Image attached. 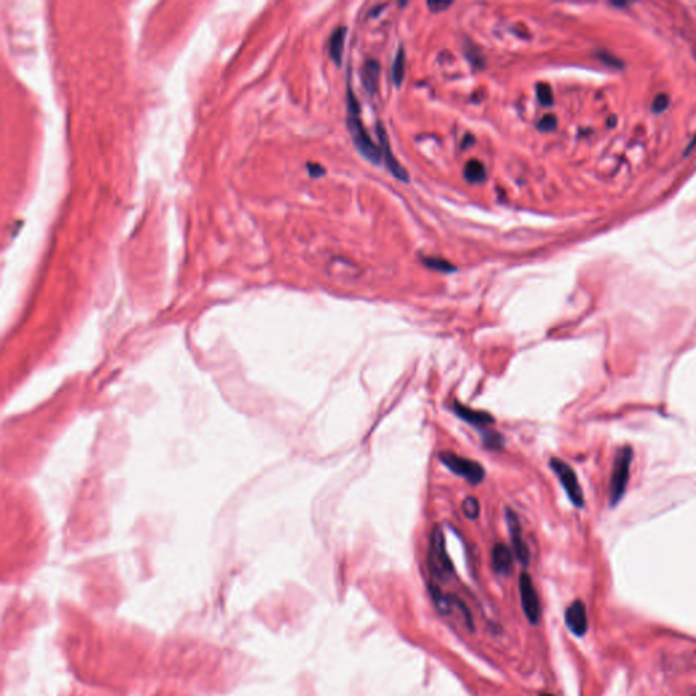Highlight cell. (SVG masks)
I'll list each match as a JSON object with an SVG mask.
<instances>
[{
	"mask_svg": "<svg viewBox=\"0 0 696 696\" xmlns=\"http://www.w3.org/2000/svg\"><path fill=\"white\" fill-rule=\"evenodd\" d=\"M348 119H347V127L350 131V135L354 141L355 147L360 150V154L370 161L374 165H378L381 162V148L377 147L373 142L371 136L363 127L360 119V104L357 97L354 96L351 92H348Z\"/></svg>",
	"mask_w": 696,
	"mask_h": 696,
	"instance_id": "1",
	"label": "cell"
},
{
	"mask_svg": "<svg viewBox=\"0 0 696 696\" xmlns=\"http://www.w3.org/2000/svg\"><path fill=\"white\" fill-rule=\"evenodd\" d=\"M429 567L432 574L441 579H446L453 573V564L446 551V540L443 529L439 525H435L430 534Z\"/></svg>",
	"mask_w": 696,
	"mask_h": 696,
	"instance_id": "2",
	"label": "cell"
},
{
	"mask_svg": "<svg viewBox=\"0 0 696 696\" xmlns=\"http://www.w3.org/2000/svg\"><path fill=\"white\" fill-rule=\"evenodd\" d=\"M632 457L634 452L630 446L622 448L616 455L612 468V476L609 481V501L612 506L619 504L625 495V488L630 479V468Z\"/></svg>",
	"mask_w": 696,
	"mask_h": 696,
	"instance_id": "3",
	"label": "cell"
},
{
	"mask_svg": "<svg viewBox=\"0 0 696 696\" xmlns=\"http://www.w3.org/2000/svg\"><path fill=\"white\" fill-rule=\"evenodd\" d=\"M439 461L457 476L462 478L472 485L481 484L485 476V469L479 461L458 456L453 452L445 450L439 453Z\"/></svg>",
	"mask_w": 696,
	"mask_h": 696,
	"instance_id": "4",
	"label": "cell"
},
{
	"mask_svg": "<svg viewBox=\"0 0 696 696\" xmlns=\"http://www.w3.org/2000/svg\"><path fill=\"white\" fill-rule=\"evenodd\" d=\"M550 465H551L555 475L560 481L562 487L564 488L569 499L573 502L576 507H583L585 498H583V492H582V488L579 485V481H578L574 469L569 464H566L563 460H559V458H551Z\"/></svg>",
	"mask_w": 696,
	"mask_h": 696,
	"instance_id": "5",
	"label": "cell"
},
{
	"mask_svg": "<svg viewBox=\"0 0 696 696\" xmlns=\"http://www.w3.org/2000/svg\"><path fill=\"white\" fill-rule=\"evenodd\" d=\"M520 593H521L523 609H524L527 619L532 625L539 623L540 615H541L540 601H539L537 592L534 589L533 581L527 573H524L520 578Z\"/></svg>",
	"mask_w": 696,
	"mask_h": 696,
	"instance_id": "6",
	"label": "cell"
},
{
	"mask_svg": "<svg viewBox=\"0 0 696 696\" xmlns=\"http://www.w3.org/2000/svg\"><path fill=\"white\" fill-rule=\"evenodd\" d=\"M504 514H506V524L509 527V533H510V537H511V544H513L514 555H516V557L518 559L520 563L528 564L530 555H529L528 546H527V543L524 541V537H523V529H521L518 516L511 509H506Z\"/></svg>",
	"mask_w": 696,
	"mask_h": 696,
	"instance_id": "7",
	"label": "cell"
},
{
	"mask_svg": "<svg viewBox=\"0 0 696 696\" xmlns=\"http://www.w3.org/2000/svg\"><path fill=\"white\" fill-rule=\"evenodd\" d=\"M377 134H378V139H380V144H381V152L384 155L385 165L386 168L389 169V171L400 181L403 183H409V171L406 170V168L399 162V159L395 157L393 151H392V147H390V143H389V138H388V134H386V129L383 125V122H378L377 124Z\"/></svg>",
	"mask_w": 696,
	"mask_h": 696,
	"instance_id": "8",
	"label": "cell"
},
{
	"mask_svg": "<svg viewBox=\"0 0 696 696\" xmlns=\"http://www.w3.org/2000/svg\"><path fill=\"white\" fill-rule=\"evenodd\" d=\"M453 411L461 420H464V422H467L471 426H475L478 429H487L495 423L494 416L490 415L488 412L469 409L458 402L453 403Z\"/></svg>",
	"mask_w": 696,
	"mask_h": 696,
	"instance_id": "9",
	"label": "cell"
},
{
	"mask_svg": "<svg viewBox=\"0 0 696 696\" xmlns=\"http://www.w3.org/2000/svg\"><path fill=\"white\" fill-rule=\"evenodd\" d=\"M566 625L569 630L576 635L582 637L588 631V615H586V608L582 601L576 600L567 608L566 615Z\"/></svg>",
	"mask_w": 696,
	"mask_h": 696,
	"instance_id": "10",
	"label": "cell"
},
{
	"mask_svg": "<svg viewBox=\"0 0 696 696\" xmlns=\"http://www.w3.org/2000/svg\"><path fill=\"white\" fill-rule=\"evenodd\" d=\"M491 563L494 571L498 576H509L513 571V564H514L511 550L504 543L495 544L491 551Z\"/></svg>",
	"mask_w": 696,
	"mask_h": 696,
	"instance_id": "11",
	"label": "cell"
},
{
	"mask_svg": "<svg viewBox=\"0 0 696 696\" xmlns=\"http://www.w3.org/2000/svg\"><path fill=\"white\" fill-rule=\"evenodd\" d=\"M360 79L364 86V89L373 94L378 89V82H380V64L377 60H367L360 70Z\"/></svg>",
	"mask_w": 696,
	"mask_h": 696,
	"instance_id": "12",
	"label": "cell"
},
{
	"mask_svg": "<svg viewBox=\"0 0 696 696\" xmlns=\"http://www.w3.org/2000/svg\"><path fill=\"white\" fill-rule=\"evenodd\" d=\"M346 31H347V29L344 26H339L334 30L331 40H329V53H331L332 60L336 63L337 66H340L341 60H343Z\"/></svg>",
	"mask_w": 696,
	"mask_h": 696,
	"instance_id": "13",
	"label": "cell"
},
{
	"mask_svg": "<svg viewBox=\"0 0 696 696\" xmlns=\"http://www.w3.org/2000/svg\"><path fill=\"white\" fill-rule=\"evenodd\" d=\"M464 176L469 183L479 184L485 180V168L478 159H471L464 169Z\"/></svg>",
	"mask_w": 696,
	"mask_h": 696,
	"instance_id": "14",
	"label": "cell"
},
{
	"mask_svg": "<svg viewBox=\"0 0 696 696\" xmlns=\"http://www.w3.org/2000/svg\"><path fill=\"white\" fill-rule=\"evenodd\" d=\"M404 75H406V53H404V49L400 48L396 57H395L393 69H392V76H393V80L397 86L402 85Z\"/></svg>",
	"mask_w": 696,
	"mask_h": 696,
	"instance_id": "15",
	"label": "cell"
},
{
	"mask_svg": "<svg viewBox=\"0 0 696 696\" xmlns=\"http://www.w3.org/2000/svg\"><path fill=\"white\" fill-rule=\"evenodd\" d=\"M461 511L469 520H476L481 514V504L475 497H467L461 502Z\"/></svg>",
	"mask_w": 696,
	"mask_h": 696,
	"instance_id": "16",
	"label": "cell"
},
{
	"mask_svg": "<svg viewBox=\"0 0 696 696\" xmlns=\"http://www.w3.org/2000/svg\"><path fill=\"white\" fill-rule=\"evenodd\" d=\"M423 263L429 268L435 269V271H441V272H452L456 269L455 265L450 264L449 262H446L443 259H438V257H425Z\"/></svg>",
	"mask_w": 696,
	"mask_h": 696,
	"instance_id": "17",
	"label": "cell"
},
{
	"mask_svg": "<svg viewBox=\"0 0 696 696\" xmlns=\"http://www.w3.org/2000/svg\"><path fill=\"white\" fill-rule=\"evenodd\" d=\"M536 93H537L539 102H540L541 105H546V106L553 105V90H551V87H550L547 83H539V85H537V89H536Z\"/></svg>",
	"mask_w": 696,
	"mask_h": 696,
	"instance_id": "18",
	"label": "cell"
},
{
	"mask_svg": "<svg viewBox=\"0 0 696 696\" xmlns=\"http://www.w3.org/2000/svg\"><path fill=\"white\" fill-rule=\"evenodd\" d=\"M483 443L491 449V450H495V449H502L504 446V438L498 434V432H488L484 435L483 438Z\"/></svg>",
	"mask_w": 696,
	"mask_h": 696,
	"instance_id": "19",
	"label": "cell"
},
{
	"mask_svg": "<svg viewBox=\"0 0 696 696\" xmlns=\"http://www.w3.org/2000/svg\"><path fill=\"white\" fill-rule=\"evenodd\" d=\"M537 127L541 131H553V128L556 127V118L553 115H546L537 124Z\"/></svg>",
	"mask_w": 696,
	"mask_h": 696,
	"instance_id": "20",
	"label": "cell"
},
{
	"mask_svg": "<svg viewBox=\"0 0 696 696\" xmlns=\"http://www.w3.org/2000/svg\"><path fill=\"white\" fill-rule=\"evenodd\" d=\"M668 101H669L668 97L664 96V94L657 97L655 101H654V104H653V111H655V112L664 111L667 108V105H668Z\"/></svg>",
	"mask_w": 696,
	"mask_h": 696,
	"instance_id": "21",
	"label": "cell"
},
{
	"mask_svg": "<svg viewBox=\"0 0 696 696\" xmlns=\"http://www.w3.org/2000/svg\"><path fill=\"white\" fill-rule=\"evenodd\" d=\"M450 4H452L450 1H435V0H432V1H429V3H427V6L430 7V10L434 11V13L443 11V10H445V8H448Z\"/></svg>",
	"mask_w": 696,
	"mask_h": 696,
	"instance_id": "22",
	"label": "cell"
},
{
	"mask_svg": "<svg viewBox=\"0 0 696 696\" xmlns=\"http://www.w3.org/2000/svg\"><path fill=\"white\" fill-rule=\"evenodd\" d=\"M308 168H309L311 174L314 176V177H318V176H322V174H324V169L321 168L320 165H314V164H312V165H309Z\"/></svg>",
	"mask_w": 696,
	"mask_h": 696,
	"instance_id": "23",
	"label": "cell"
},
{
	"mask_svg": "<svg viewBox=\"0 0 696 696\" xmlns=\"http://www.w3.org/2000/svg\"><path fill=\"white\" fill-rule=\"evenodd\" d=\"M540 696H553V695H551V694H543V695Z\"/></svg>",
	"mask_w": 696,
	"mask_h": 696,
	"instance_id": "24",
	"label": "cell"
}]
</instances>
